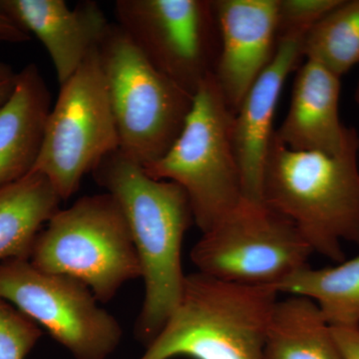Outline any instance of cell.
Masks as SVG:
<instances>
[{"label": "cell", "mask_w": 359, "mask_h": 359, "mask_svg": "<svg viewBox=\"0 0 359 359\" xmlns=\"http://www.w3.org/2000/svg\"><path fill=\"white\" fill-rule=\"evenodd\" d=\"M330 327L344 359H359V325Z\"/></svg>", "instance_id": "7402d4cb"}, {"label": "cell", "mask_w": 359, "mask_h": 359, "mask_svg": "<svg viewBox=\"0 0 359 359\" xmlns=\"http://www.w3.org/2000/svg\"><path fill=\"white\" fill-rule=\"evenodd\" d=\"M273 285L186 275L178 306L139 359H262Z\"/></svg>", "instance_id": "3957f363"}, {"label": "cell", "mask_w": 359, "mask_h": 359, "mask_svg": "<svg viewBox=\"0 0 359 359\" xmlns=\"http://www.w3.org/2000/svg\"><path fill=\"white\" fill-rule=\"evenodd\" d=\"M114 11L149 62L191 95L215 74L221 42L212 1L117 0Z\"/></svg>", "instance_id": "30bf717a"}, {"label": "cell", "mask_w": 359, "mask_h": 359, "mask_svg": "<svg viewBox=\"0 0 359 359\" xmlns=\"http://www.w3.org/2000/svg\"><path fill=\"white\" fill-rule=\"evenodd\" d=\"M41 335L39 325L0 299V359H25Z\"/></svg>", "instance_id": "ffe728a7"}, {"label": "cell", "mask_w": 359, "mask_h": 359, "mask_svg": "<svg viewBox=\"0 0 359 359\" xmlns=\"http://www.w3.org/2000/svg\"><path fill=\"white\" fill-rule=\"evenodd\" d=\"M233 114L215 74L201 84L184 128L149 176L184 189L201 231H209L243 199L242 176L233 141Z\"/></svg>", "instance_id": "8992f818"}, {"label": "cell", "mask_w": 359, "mask_h": 359, "mask_svg": "<svg viewBox=\"0 0 359 359\" xmlns=\"http://www.w3.org/2000/svg\"><path fill=\"white\" fill-rule=\"evenodd\" d=\"M30 39V35L15 21L0 11V41L22 43Z\"/></svg>", "instance_id": "603a6c76"}, {"label": "cell", "mask_w": 359, "mask_h": 359, "mask_svg": "<svg viewBox=\"0 0 359 359\" xmlns=\"http://www.w3.org/2000/svg\"><path fill=\"white\" fill-rule=\"evenodd\" d=\"M119 150L147 168L167 154L184 128L194 96L156 69L117 23L98 46Z\"/></svg>", "instance_id": "277c9868"}, {"label": "cell", "mask_w": 359, "mask_h": 359, "mask_svg": "<svg viewBox=\"0 0 359 359\" xmlns=\"http://www.w3.org/2000/svg\"><path fill=\"white\" fill-rule=\"evenodd\" d=\"M29 262L41 271L76 278L100 302H110L125 283L142 276L129 224L109 193L84 196L59 210L37 236Z\"/></svg>", "instance_id": "5b68a950"}, {"label": "cell", "mask_w": 359, "mask_h": 359, "mask_svg": "<svg viewBox=\"0 0 359 359\" xmlns=\"http://www.w3.org/2000/svg\"><path fill=\"white\" fill-rule=\"evenodd\" d=\"M358 149H359V141H358Z\"/></svg>", "instance_id": "484cf974"}, {"label": "cell", "mask_w": 359, "mask_h": 359, "mask_svg": "<svg viewBox=\"0 0 359 359\" xmlns=\"http://www.w3.org/2000/svg\"><path fill=\"white\" fill-rule=\"evenodd\" d=\"M275 289L316 302L330 327L359 325V255L330 268L306 264Z\"/></svg>", "instance_id": "ac0fdd59"}, {"label": "cell", "mask_w": 359, "mask_h": 359, "mask_svg": "<svg viewBox=\"0 0 359 359\" xmlns=\"http://www.w3.org/2000/svg\"><path fill=\"white\" fill-rule=\"evenodd\" d=\"M304 39L301 35L278 37L271 62L250 87L233 116V147L245 200L263 202L262 178L275 132L273 124L276 106L285 80L302 57Z\"/></svg>", "instance_id": "7c38bea8"}, {"label": "cell", "mask_w": 359, "mask_h": 359, "mask_svg": "<svg viewBox=\"0 0 359 359\" xmlns=\"http://www.w3.org/2000/svg\"><path fill=\"white\" fill-rule=\"evenodd\" d=\"M16 74L8 65L0 62V106L4 104L13 93L15 86Z\"/></svg>", "instance_id": "cb8c5ba5"}, {"label": "cell", "mask_w": 359, "mask_h": 359, "mask_svg": "<svg viewBox=\"0 0 359 359\" xmlns=\"http://www.w3.org/2000/svg\"><path fill=\"white\" fill-rule=\"evenodd\" d=\"M340 77L320 63L306 60L297 71L289 112L276 138L294 151L339 155L359 138L339 119Z\"/></svg>", "instance_id": "5bb4252c"}, {"label": "cell", "mask_w": 359, "mask_h": 359, "mask_svg": "<svg viewBox=\"0 0 359 359\" xmlns=\"http://www.w3.org/2000/svg\"><path fill=\"white\" fill-rule=\"evenodd\" d=\"M358 152V142L339 155L290 150L273 132L262 178L264 204L290 219L313 252L339 264L342 242L359 245Z\"/></svg>", "instance_id": "7a4b0ae2"}, {"label": "cell", "mask_w": 359, "mask_h": 359, "mask_svg": "<svg viewBox=\"0 0 359 359\" xmlns=\"http://www.w3.org/2000/svg\"><path fill=\"white\" fill-rule=\"evenodd\" d=\"M341 0H278V37L301 35L313 27Z\"/></svg>", "instance_id": "44dd1931"}, {"label": "cell", "mask_w": 359, "mask_h": 359, "mask_svg": "<svg viewBox=\"0 0 359 359\" xmlns=\"http://www.w3.org/2000/svg\"><path fill=\"white\" fill-rule=\"evenodd\" d=\"M212 6L221 42L215 77L236 114L275 54L278 0H217Z\"/></svg>", "instance_id": "8fae6325"}, {"label": "cell", "mask_w": 359, "mask_h": 359, "mask_svg": "<svg viewBox=\"0 0 359 359\" xmlns=\"http://www.w3.org/2000/svg\"><path fill=\"white\" fill-rule=\"evenodd\" d=\"M0 299L49 332L77 359H106L119 346L122 327L83 283L33 266L0 263Z\"/></svg>", "instance_id": "9c48e42d"}, {"label": "cell", "mask_w": 359, "mask_h": 359, "mask_svg": "<svg viewBox=\"0 0 359 359\" xmlns=\"http://www.w3.org/2000/svg\"><path fill=\"white\" fill-rule=\"evenodd\" d=\"M0 11L40 40L60 85L98 48L111 25L99 4L90 0L72 9L65 0H0Z\"/></svg>", "instance_id": "4fadbf2b"}, {"label": "cell", "mask_w": 359, "mask_h": 359, "mask_svg": "<svg viewBox=\"0 0 359 359\" xmlns=\"http://www.w3.org/2000/svg\"><path fill=\"white\" fill-rule=\"evenodd\" d=\"M118 149L119 138L96 48L60 85L32 172L48 180L66 201L79 190L85 175Z\"/></svg>", "instance_id": "52a82bcc"}, {"label": "cell", "mask_w": 359, "mask_h": 359, "mask_svg": "<svg viewBox=\"0 0 359 359\" xmlns=\"http://www.w3.org/2000/svg\"><path fill=\"white\" fill-rule=\"evenodd\" d=\"M61 202L50 182L35 172L0 189V263L29 259L42 226Z\"/></svg>", "instance_id": "2e32d148"}, {"label": "cell", "mask_w": 359, "mask_h": 359, "mask_svg": "<svg viewBox=\"0 0 359 359\" xmlns=\"http://www.w3.org/2000/svg\"><path fill=\"white\" fill-rule=\"evenodd\" d=\"M355 100H356V102H358L359 104V81H358V88H356V91H355Z\"/></svg>", "instance_id": "d4e9b609"}, {"label": "cell", "mask_w": 359, "mask_h": 359, "mask_svg": "<svg viewBox=\"0 0 359 359\" xmlns=\"http://www.w3.org/2000/svg\"><path fill=\"white\" fill-rule=\"evenodd\" d=\"M51 110V95L36 65L16 74L11 95L0 106V189L32 171Z\"/></svg>", "instance_id": "9a60e30c"}, {"label": "cell", "mask_w": 359, "mask_h": 359, "mask_svg": "<svg viewBox=\"0 0 359 359\" xmlns=\"http://www.w3.org/2000/svg\"><path fill=\"white\" fill-rule=\"evenodd\" d=\"M262 359H344L332 327L308 297L276 301L266 327Z\"/></svg>", "instance_id": "e0dca14e"}, {"label": "cell", "mask_w": 359, "mask_h": 359, "mask_svg": "<svg viewBox=\"0 0 359 359\" xmlns=\"http://www.w3.org/2000/svg\"><path fill=\"white\" fill-rule=\"evenodd\" d=\"M302 52L339 77L359 65V0H341L323 16L306 33Z\"/></svg>", "instance_id": "d6986e66"}, {"label": "cell", "mask_w": 359, "mask_h": 359, "mask_svg": "<svg viewBox=\"0 0 359 359\" xmlns=\"http://www.w3.org/2000/svg\"><path fill=\"white\" fill-rule=\"evenodd\" d=\"M313 250L290 219L243 199L194 245L198 271L226 282L276 287L308 264Z\"/></svg>", "instance_id": "ba28073f"}, {"label": "cell", "mask_w": 359, "mask_h": 359, "mask_svg": "<svg viewBox=\"0 0 359 359\" xmlns=\"http://www.w3.org/2000/svg\"><path fill=\"white\" fill-rule=\"evenodd\" d=\"M92 175L117 201L129 224L145 285L135 332L148 346L181 297L186 278L182 245L195 223L190 200L178 184L152 178L119 149L106 156Z\"/></svg>", "instance_id": "6da1fadb"}]
</instances>
